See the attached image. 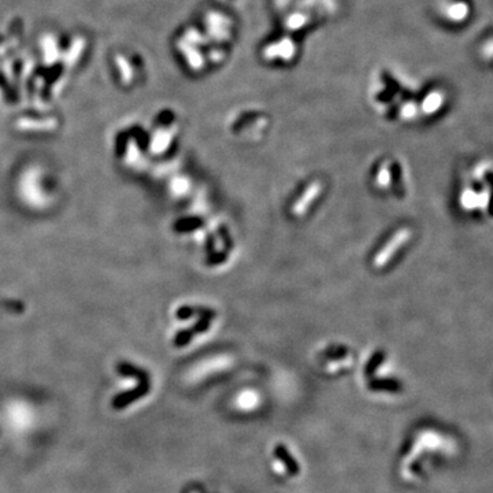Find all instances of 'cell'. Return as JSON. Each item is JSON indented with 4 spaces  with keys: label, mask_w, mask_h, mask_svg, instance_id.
<instances>
[{
    "label": "cell",
    "mask_w": 493,
    "mask_h": 493,
    "mask_svg": "<svg viewBox=\"0 0 493 493\" xmlns=\"http://www.w3.org/2000/svg\"><path fill=\"white\" fill-rule=\"evenodd\" d=\"M410 237L408 229H400L396 234H393L388 243L378 251L376 258H374V266L376 267H384L388 262L392 259V257L398 252V250L406 243Z\"/></svg>",
    "instance_id": "cell-1"
},
{
    "label": "cell",
    "mask_w": 493,
    "mask_h": 493,
    "mask_svg": "<svg viewBox=\"0 0 493 493\" xmlns=\"http://www.w3.org/2000/svg\"><path fill=\"white\" fill-rule=\"evenodd\" d=\"M319 192H320V184H319V182H313V184L309 187V189H306V191L303 192V195L300 196L299 202L295 203V205H293V212L297 214V215L303 214V212L306 211V207H309L311 202L316 201V198H317V195H319Z\"/></svg>",
    "instance_id": "cell-2"
},
{
    "label": "cell",
    "mask_w": 493,
    "mask_h": 493,
    "mask_svg": "<svg viewBox=\"0 0 493 493\" xmlns=\"http://www.w3.org/2000/svg\"><path fill=\"white\" fill-rule=\"evenodd\" d=\"M147 392V385H142L133 391H129V392H125L122 395H118L116 399L113 400V407L116 408V410H121V408H125L128 405L136 402L137 399H140L142 396H144V393Z\"/></svg>",
    "instance_id": "cell-3"
},
{
    "label": "cell",
    "mask_w": 493,
    "mask_h": 493,
    "mask_svg": "<svg viewBox=\"0 0 493 493\" xmlns=\"http://www.w3.org/2000/svg\"><path fill=\"white\" fill-rule=\"evenodd\" d=\"M441 103V97L440 95H433L428 99V102L425 103V112H435V109L440 106Z\"/></svg>",
    "instance_id": "cell-4"
},
{
    "label": "cell",
    "mask_w": 493,
    "mask_h": 493,
    "mask_svg": "<svg viewBox=\"0 0 493 493\" xmlns=\"http://www.w3.org/2000/svg\"><path fill=\"white\" fill-rule=\"evenodd\" d=\"M487 180L489 181V184H491V188H492V198H491V214L493 215V175L492 173H489V175H487Z\"/></svg>",
    "instance_id": "cell-5"
}]
</instances>
